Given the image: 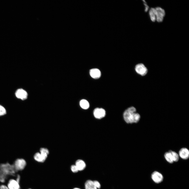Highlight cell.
<instances>
[{
    "mask_svg": "<svg viewBox=\"0 0 189 189\" xmlns=\"http://www.w3.org/2000/svg\"><path fill=\"white\" fill-rule=\"evenodd\" d=\"M151 178L155 183H157L161 182L163 179V177L162 175L159 172L156 171H155L152 173Z\"/></svg>",
    "mask_w": 189,
    "mask_h": 189,
    "instance_id": "ba28073f",
    "label": "cell"
},
{
    "mask_svg": "<svg viewBox=\"0 0 189 189\" xmlns=\"http://www.w3.org/2000/svg\"><path fill=\"white\" fill-rule=\"evenodd\" d=\"M89 73L91 77L95 79L99 78L101 76L100 71L97 68H93L90 69Z\"/></svg>",
    "mask_w": 189,
    "mask_h": 189,
    "instance_id": "8fae6325",
    "label": "cell"
},
{
    "mask_svg": "<svg viewBox=\"0 0 189 189\" xmlns=\"http://www.w3.org/2000/svg\"><path fill=\"white\" fill-rule=\"evenodd\" d=\"M149 14L151 21L153 22L156 21V11L155 8L152 7L149 10Z\"/></svg>",
    "mask_w": 189,
    "mask_h": 189,
    "instance_id": "4fadbf2b",
    "label": "cell"
},
{
    "mask_svg": "<svg viewBox=\"0 0 189 189\" xmlns=\"http://www.w3.org/2000/svg\"><path fill=\"white\" fill-rule=\"evenodd\" d=\"M16 97L18 99L22 101L26 99L28 97L27 92L22 88H19L17 90L15 93Z\"/></svg>",
    "mask_w": 189,
    "mask_h": 189,
    "instance_id": "52a82bcc",
    "label": "cell"
},
{
    "mask_svg": "<svg viewBox=\"0 0 189 189\" xmlns=\"http://www.w3.org/2000/svg\"><path fill=\"white\" fill-rule=\"evenodd\" d=\"M85 188V189H97L95 186L93 181L91 180H88L86 181Z\"/></svg>",
    "mask_w": 189,
    "mask_h": 189,
    "instance_id": "9a60e30c",
    "label": "cell"
},
{
    "mask_svg": "<svg viewBox=\"0 0 189 189\" xmlns=\"http://www.w3.org/2000/svg\"><path fill=\"white\" fill-rule=\"evenodd\" d=\"M164 157L166 160L169 163L172 164L174 162L171 154L169 151L165 153Z\"/></svg>",
    "mask_w": 189,
    "mask_h": 189,
    "instance_id": "2e32d148",
    "label": "cell"
},
{
    "mask_svg": "<svg viewBox=\"0 0 189 189\" xmlns=\"http://www.w3.org/2000/svg\"><path fill=\"white\" fill-rule=\"evenodd\" d=\"M7 113V111L5 108L0 104V116L5 115Z\"/></svg>",
    "mask_w": 189,
    "mask_h": 189,
    "instance_id": "ffe728a7",
    "label": "cell"
},
{
    "mask_svg": "<svg viewBox=\"0 0 189 189\" xmlns=\"http://www.w3.org/2000/svg\"><path fill=\"white\" fill-rule=\"evenodd\" d=\"M71 171L73 172H77L78 171L75 165H72L71 166Z\"/></svg>",
    "mask_w": 189,
    "mask_h": 189,
    "instance_id": "44dd1931",
    "label": "cell"
},
{
    "mask_svg": "<svg viewBox=\"0 0 189 189\" xmlns=\"http://www.w3.org/2000/svg\"><path fill=\"white\" fill-rule=\"evenodd\" d=\"M0 189H9L6 185L3 183L0 185Z\"/></svg>",
    "mask_w": 189,
    "mask_h": 189,
    "instance_id": "cb8c5ba5",
    "label": "cell"
},
{
    "mask_svg": "<svg viewBox=\"0 0 189 189\" xmlns=\"http://www.w3.org/2000/svg\"><path fill=\"white\" fill-rule=\"evenodd\" d=\"M31 189V188H29V189Z\"/></svg>",
    "mask_w": 189,
    "mask_h": 189,
    "instance_id": "484cf974",
    "label": "cell"
},
{
    "mask_svg": "<svg viewBox=\"0 0 189 189\" xmlns=\"http://www.w3.org/2000/svg\"><path fill=\"white\" fill-rule=\"evenodd\" d=\"M156 11V21L159 23L162 22L165 15V10L159 7L155 8Z\"/></svg>",
    "mask_w": 189,
    "mask_h": 189,
    "instance_id": "277c9868",
    "label": "cell"
},
{
    "mask_svg": "<svg viewBox=\"0 0 189 189\" xmlns=\"http://www.w3.org/2000/svg\"><path fill=\"white\" fill-rule=\"evenodd\" d=\"M81 107L84 109H87L89 107V104L88 102L86 99H82L80 101V103Z\"/></svg>",
    "mask_w": 189,
    "mask_h": 189,
    "instance_id": "e0dca14e",
    "label": "cell"
},
{
    "mask_svg": "<svg viewBox=\"0 0 189 189\" xmlns=\"http://www.w3.org/2000/svg\"><path fill=\"white\" fill-rule=\"evenodd\" d=\"M75 165L78 171L83 170L86 167V164L85 162L81 159L77 160L76 162Z\"/></svg>",
    "mask_w": 189,
    "mask_h": 189,
    "instance_id": "7c38bea8",
    "label": "cell"
},
{
    "mask_svg": "<svg viewBox=\"0 0 189 189\" xmlns=\"http://www.w3.org/2000/svg\"><path fill=\"white\" fill-rule=\"evenodd\" d=\"M178 155L183 159H187L189 157V150L186 148H181L179 151Z\"/></svg>",
    "mask_w": 189,
    "mask_h": 189,
    "instance_id": "30bf717a",
    "label": "cell"
},
{
    "mask_svg": "<svg viewBox=\"0 0 189 189\" xmlns=\"http://www.w3.org/2000/svg\"><path fill=\"white\" fill-rule=\"evenodd\" d=\"M40 154L46 159L49 154V151L48 149L45 148H41L40 150Z\"/></svg>",
    "mask_w": 189,
    "mask_h": 189,
    "instance_id": "d6986e66",
    "label": "cell"
},
{
    "mask_svg": "<svg viewBox=\"0 0 189 189\" xmlns=\"http://www.w3.org/2000/svg\"><path fill=\"white\" fill-rule=\"evenodd\" d=\"M6 185L9 189H20L21 188L20 183L15 178L9 179Z\"/></svg>",
    "mask_w": 189,
    "mask_h": 189,
    "instance_id": "8992f818",
    "label": "cell"
},
{
    "mask_svg": "<svg viewBox=\"0 0 189 189\" xmlns=\"http://www.w3.org/2000/svg\"><path fill=\"white\" fill-rule=\"evenodd\" d=\"M144 2V4L145 6V12H148L149 9V8L147 4V3L145 1H143Z\"/></svg>",
    "mask_w": 189,
    "mask_h": 189,
    "instance_id": "603a6c76",
    "label": "cell"
},
{
    "mask_svg": "<svg viewBox=\"0 0 189 189\" xmlns=\"http://www.w3.org/2000/svg\"><path fill=\"white\" fill-rule=\"evenodd\" d=\"M169 151L171 154L174 162H177L179 159L178 154L172 150H170Z\"/></svg>",
    "mask_w": 189,
    "mask_h": 189,
    "instance_id": "ac0fdd59",
    "label": "cell"
},
{
    "mask_svg": "<svg viewBox=\"0 0 189 189\" xmlns=\"http://www.w3.org/2000/svg\"><path fill=\"white\" fill-rule=\"evenodd\" d=\"M34 158L36 161L40 162H44L46 159L40 153H36L34 156Z\"/></svg>",
    "mask_w": 189,
    "mask_h": 189,
    "instance_id": "5bb4252c",
    "label": "cell"
},
{
    "mask_svg": "<svg viewBox=\"0 0 189 189\" xmlns=\"http://www.w3.org/2000/svg\"><path fill=\"white\" fill-rule=\"evenodd\" d=\"M93 181L95 186L97 188H100L101 187V184L97 180H95Z\"/></svg>",
    "mask_w": 189,
    "mask_h": 189,
    "instance_id": "7402d4cb",
    "label": "cell"
},
{
    "mask_svg": "<svg viewBox=\"0 0 189 189\" xmlns=\"http://www.w3.org/2000/svg\"><path fill=\"white\" fill-rule=\"evenodd\" d=\"M17 172L13 164L8 162L0 164V182L3 183L9 178L15 177Z\"/></svg>",
    "mask_w": 189,
    "mask_h": 189,
    "instance_id": "6da1fadb",
    "label": "cell"
},
{
    "mask_svg": "<svg viewBox=\"0 0 189 189\" xmlns=\"http://www.w3.org/2000/svg\"><path fill=\"white\" fill-rule=\"evenodd\" d=\"M136 108L130 107L126 109L124 112L123 116L125 122L127 123H136L140 118V114L136 112Z\"/></svg>",
    "mask_w": 189,
    "mask_h": 189,
    "instance_id": "7a4b0ae2",
    "label": "cell"
},
{
    "mask_svg": "<svg viewBox=\"0 0 189 189\" xmlns=\"http://www.w3.org/2000/svg\"><path fill=\"white\" fill-rule=\"evenodd\" d=\"M14 167L17 172L24 170L27 165L25 160L23 158H18L15 159L13 164Z\"/></svg>",
    "mask_w": 189,
    "mask_h": 189,
    "instance_id": "3957f363",
    "label": "cell"
},
{
    "mask_svg": "<svg viewBox=\"0 0 189 189\" xmlns=\"http://www.w3.org/2000/svg\"><path fill=\"white\" fill-rule=\"evenodd\" d=\"M74 189H80L78 188H74Z\"/></svg>",
    "mask_w": 189,
    "mask_h": 189,
    "instance_id": "d4e9b609",
    "label": "cell"
},
{
    "mask_svg": "<svg viewBox=\"0 0 189 189\" xmlns=\"http://www.w3.org/2000/svg\"><path fill=\"white\" fill-rule=\"evenodd\" d=\"M93 115L97 119H101L105 117L106 111L105 110L102 108H96L93 112Z\"/></svg>",
    "mask_w": 189,
    "mask_h": 189,
    "instance_id": "9c48e42d",
    "label": "cell"
},
{
    "mask_svg": "<svg viewBox=\"0 0 189 189\" xmlns=\"http://www.w3.org/2000/svg\"><path fill=\"white\" fill-rule=\"evenodd\" d=\"M135 70L139 75L144 76L147 73L148 70L146 67L143 63H140L136 65L135 66Z\"/></svg>",
    "mask_w": 189,
    "mask_h": 189,
    "instance_id": "5b68a950",
    "label": "cell"
}]
</instances>
